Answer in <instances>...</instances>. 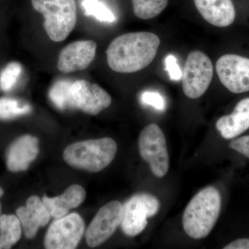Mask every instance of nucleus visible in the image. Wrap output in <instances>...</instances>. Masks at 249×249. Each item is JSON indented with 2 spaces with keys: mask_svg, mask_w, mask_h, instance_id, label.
<instances>
[{
  "mask_svg": "<svg viewBox=\"0 0 249 249\" xmlns=\"http://www.w3.org/2000/svg\"><path fill=\"white\" fill-rule=\"evenodd\" d=\"M160 43L158 36L145 31L118 36L106 51L108 65L118 73L141 71L153 61Z\"/></svg>",
  "mask_w": 249,
  "mask_h": 249,
  "instance_id": "f257e3e1",
  "label": "nucleus"
},
{
  "mask_svg": "<svg viewBox=\"0 0 249 249\" xmlns=\"http://www.w3.org/2000/svg\"><path fill=\"white\" fill-rule=\"evenodd\" d=\"M222 199L213 186L199 191L187 205L183 214V227L187 235L195 240L211 233L220 214Z\"/></svg>",
  "mask_w": 249,
  "mask_h": 249,
  "instance_id": "f03ea898",
  "label": "nucleus"
},
{
  "mask_svg": "<svg viewBox=\"0 0 249 249\" xmlns=\"http://www.w3.org/2000/svg\"><path fill=\"white\" fill-rule=\"evenodd\" d=\"M117 145L109 137L75 142L65 148L64 160L67 164L89 173H98L115 158Z\"/></svg>",
  "mask_w": 249,
  "mask_h": 249,
  "instance_id": "7ed1b4c3",
  "label": "nucleus"
},
{
  "mask_svg": "<svg viewBox=\"0 0 249 249\" xmlns=\"http://www.w3.org/2000/svg\"><path fill=\"white\" fill-rule=\"evenodd\" d=\"M31 4L45 18L44 29L53 42L65 40L76 27L75 0H31Z\"/></svg>",
  "mask_w": 249,
  "mask_h": 249,
  "instance_id": "20e7f679",
  "label": "nucleus"
},
{
  "mask_svg": "<svg viewBox=\"0 0 249 249\" xmlns=\"http://www.w3.org/2000/svg\"><path fill=\"white\" fill-rule=\"evenodd\" d=\"M139 149L142 160L150 165L157 178H163L168 173L170 159L166 140L157 124H150L142 129L139 136Z\"/></svg>",
  "mask_w": 249,
  "mask_h": 249,
  "instance_id": "39448f33",
  "label": "nucleus"
},
{
  "mask_svg": "<svg viewBox=\"0 0 249 249\" xmlns=\"http://www.w3.org/2000/svg\"><path fill=\"white\" fill-rule=\"evenodd\" d=\"M213 66L206 54L193 51L188 54L182 72V88L187 97H201L212 82Z\"/></svg>",
  "mask_w": 249,
  "mask_h": 249,
  "instance_id": "423d86ee",
  "label": "nucleus"
},
{
  "mask_svg": "<svg viewBox=\"0 0 249 249\" xmlns=\"http://www.w3.org/2000/svg\"><path fill=\"white\" fill-rule=\"evenodd\" d=\"M160 209V203L155 196L139 193L129 198L123 205L121 227L126 235H138L147 225V218L153 217Z\"/></svg>",
  "mask_w": 249,
  "mask_h": 249,
  "instance_id": "0eeeda50",
  "label": "nucleus"
},
{
  "mask_svg": "<svg viewBox=\"0 0 249 249\" xmlns=\"http://www.w3.org/2000/svg\"><path fill=\"white\" fill-rule=\"evenodd\" d=\"M85 228L83 218L75 213L56 219L46 234L45 248L76 249L84 233Z\"/></svg>",
  "mask_w": 249,
  "mask_h": 249,
  "instance_id": "6e6552de",
  "label": "nucleus"
},
{
  "mask_svg": "<svg viewBox=\"0 0 249 249\" xmlns=\"http://www.w3.org/2000/svg\"><path fill=\"white\" fill-rule=\"evenodd\" d=\"M122 217L123 205L120 201H110L103 206L87 230L88 245L96 247L104 243L121 225Z\"/></svg>",
  "mask_w": 249,
  "mask_h": 249,
  "instance_id": "1a4fd4ad",
  "label": "nucleus"
},
{
  "mask_svg": "<svg viewBox=\"0 0 249 249\" xmlns=\"http://www.w3.org/2000/svg\"><path fill=\"white\" fill-rule=\"evenodd\" d=\"M219 80L234 93L249 91V58L235 54H227L216 63Z\"/></svg>",
  "mask_w": 249,
  "mask_h": 249,
  "instance_id": "9d476101",
  "label": "nucleus"
},
{
  "mask_svg": "<svg viewBox=\"0 0 249 249\" xmlns=\"http://www.w3.org/2000/svg\"><path fill=\"white\" fill-rule=\"evenodd\" d=\"M71 91L74 108L86 114L97 115L110 106V95L99 85L92 84L88 80L73 82Z\"/></svg>",
  "mask_w": 249,
  "mask_h": 249,
  "instance_id": "9b49d317",
  "label": "nucleus"
},
{
  "mask_svg": "<svg viewBox=\"0 0 249 249\" xmlns=\"http://www.w3.org/2000/svg\"><path fill=\"white\" fill-rule=\"evenodd\" d=\"M97 44L93 40H78L69 44L60 51L58 69L63 73L84 70L94 60Z\"/></svg>",
  "mask_w": 249,
  "mask_h": 249,
  "instance_id": "f8f14e48",
  "label": "nucleus"
},
{
  "mask_svg": "<svg viewBox=\"0 0 249 249\" xmlns=\"http://www.w3.org/2000/svg\"><path fill=\"white\" fill-rule=\"evenodd\" d=\"M39 152L38 139L31 135L19 137L10 145L6 165L10 171H24L36 160Z\"/></svg>",
  "mask_w": 249,
  "mask_h": 249,
  "instance_id": "ddd939ff",
  "label": "nucleus"
},
{
  "mask_svg": "<svg viewBox=\"0 0 249 249\" xmlns=\"http://www.w3.org/2000/svg\"><path fill=\"white\" fill-rule=\"evenodd\" d=\"M16 214L28 239L34 238L39 228L47 225L51 218L47 208L37 196H30L26 206L19 207Z\"/></svg>",
  "mask_w": 249,
  "mask_h": 249,
  "instance_id": "4468645a",
  "label": "nucleus"
},
{
  "mask_svg": "<svg viewBox=\"0 0 249 249\" xmlns=\"http://www.w3.org/2000/svg\"><path fill=\"white\" fill-rule=\"evenodd\" d=\"M199 14L206 22L217 27H227L235 19L232 0H194Z\"/></svg>",
  "mask_w": 249,
  "mask_h": 249,
  "instance_id": "2eb2a0df",
  "label": "nucleus"
},
{
  "mask_svg": "<svg viewBox=\"0 0 249 249\" xmlns=\"http://www.w3.org/2000/svg\"><path fill=\"white\" fill-rule=\"evenodd\" d=\"M86 197V192L79 185L70 186L62 196L49 198L43 196L42 202L51 217L58 219L66 215L70 210L79 206Z\"/></svg>",
  "mask_w": 249,
  "mask_h": 249,
  "instance_id": "dca6fc26",
  "label": "nucleus"
},
{
  "mask_svg": "<svg viewBox=\"0 0 249 249\" xmlns=\"http://www.w3.org/2000/svg\"><path fill=\"white\" fill-rule=\"evenodd\" d=\"M216 127L223 138H235L249 128V116L232 112L221 117L216 123Z\"/></svg>",
  "mask_w": 249,
  "mask_h": 249,
  "instance_id": "f3484780",
  "label": "nucleus"
},
{
  "mask_svg": "<svg viewBox=\"0 0 249 249\" xmlns=\"http://www.w3.org/2000/svg\"><path fill=\"white\" fill-rule=\"evenodd\" d=\"M22 235L21 223L14 214L0 216V249H11Z\"/></svg>",
  "mask_w": 249,
  "mask_h": 249,
  "instance_id": "a211bd4d",
  "label": "nucleus"
},
{
  "mask_svg": "<svg viewBox=\"0 0 249 249\" xmlns=\"http://www.w3.org/2000/svg\"><path fill=\"white\" fill-rule=\"evenodd\" d=\"M71 84L69 81L59 80L49 90V98L58 109L65 110L74 108L71 96Z\"/></svg>",
  "mask_w": 249,
  "mask_h": 249,
  "instance_id": "6ab92c4d",
  "label": "nucleus"
},
{
  "mask_svg": "<svg viewBox=\"0 0 249 249\" xmlns=\"http://www.w3.org/2000/svg\"><path fill=\"white\" fill-rule=\"evenodd\" d=\"M134 14L141 19L157 17L167 7L168 0H132Z\"/></svg>",
  "mask_w": 249,
  "mask_h": 249,
  "instance_id": "aec40b11",
  "label": "nucleus"
},
{
  "mask_svg": "<svg viewBox=\"0 0 249 249\" xmlns=\"http://www.w3.org/2000/svg\"><path fill=\"white\" fill-rule=\"evenodd\" d=\"M82 5L87 16H93L102 22H115L114 15L107 6L98 0H84Z\"/></svg>",
  "mask_w": 249,
  "mask_h": 249,
  "instance_id": "412c9836",
  "label": "nucleus"
},
{
  "mask_svg": "<svg viewBox=\"0 0 249 249\" xmlns=\"http://www.w3.org/2000/svg\"><path fill=\"white\" fill-rule=\"evenodd\" d=\"M31 107L28 105L22 106L16 100L2 98L0 99V119L8 120L17 116L27 114L31 111Z\"/></svg>",
  "mask_w": 249,
  "mask_h": 249,
  "instance_id": "4be33fe9",
  "label": "nucleus"
},
{
  "mask_svg": "<svg viewBox=\"0 0 249 249\" xmlns=\"http://www.w3.org/2000/svg\"><path fill=\"white\" fill-rule=\"evenodd\" d=\"M22 67L17 62H13L6 65L0 75V87L4 91H10L17 83L22 73Z\"/></svg>",
  "mask_w": 249,
  "mask_h": 249,
  "instance_id": "5701e85b",
  "label": "nucleus"
},
{
  "mask_svg": "<svg viewBox=\"0 0 249 249\" xmlns=\"http://www.w3.org/2000/svg\"><path fill=\"white\" fill-rule=\"evenodd\" d=\"M142 101L144 104L148 105L159 110L165 109V101L161 95L155 91H145L142 96Z\"/></svg>",
  "mask_w": 249,
  "mask_h": 249,
  "instance_id": "b1692460",
  "label": "nucleus"
},
{
  "mask_svg": "<svg viewBox=\"0 0 249 249\" xmlns=\"http://www.w3.org/2000/svg\"><path fill=\"white\" fill-rule=\"evenodd\" d=\"M165 70L168 72L170 79L178 81L182 78V71L178 66L177 59L173 55H169L165 58Z\"/></svg>",
  "mask_w": 249,
  "mask_h": 249,
  "instance_id": "393cba45",
  "label": "nucleus"
},
{
  "mask_svg": "<svg viewBox=\"0 0 249 249\" xmlns=\"http://www.w3.org/2000/svg\"><path fill=\"white\" fill-rule=\"evenodd\" d=\"M230 148L249 158V136L234 139L229 145Z\"/></svg>",
  "mask_w": 249,
  "mask_h": 249,
  "instance_id": "a878e982",
  "label": "nucleus"
},
{
  "mask_svg": "<svg viewBox=\"0 0 249 249\" xmlns=\"http://www.w3.org/2000/svg\"><path fill=\"white\" fill-rule=\"evenodd\" d=\"M224 249H249V239H238L226 246Z\"/></svg>",
  "mask_w": 249,
  "mask_h": 249,
  "instance_id": "bb28decb",
  "label": "nucleus"
},
{
  "mask_svg": "<svg viewBox=\"0 0 249 249\" xmlns=\"http://www.w3.org/2000/svg\"><path fill=\"white\" fill-rule=\"evenodd\" d=\"M232 112L249 116V98H245L237 103Z\"/></svg>",
  "mask_w": 249,
  "mask_h": 249,
  "instance_id": "cd10ccee",
  "label": "nucleus"
},
{
  "mask_svg": "<svg viewBox=\"0 0 249 249\" xmlns=\"http://www.w3.org/2000/svg\"><path fill=\"white\" fill-rule=\"evenodd\" d=\"M4 195V190L0 187V197Z\"/></svg>",
  "mask_w": 249,
  "mask_h": 249,
  "instance_id": "c85d7f7f",
  "label": "nucleus"
},
{
  "mask_svg": "<svg viewBox=\"0 0 249 249\" xmlns=\"http://www.w3.org/2000/svg\"><path fill=\"white\" fill-rule=\"evenodd\" d=\"M1 204H0V214H1Z\"/></svg>",
  "mask_w": 249,
  "mask_h": 249,
  "instance_id": "c756f323",
  "label": "nucleus"
}]
</instances>
